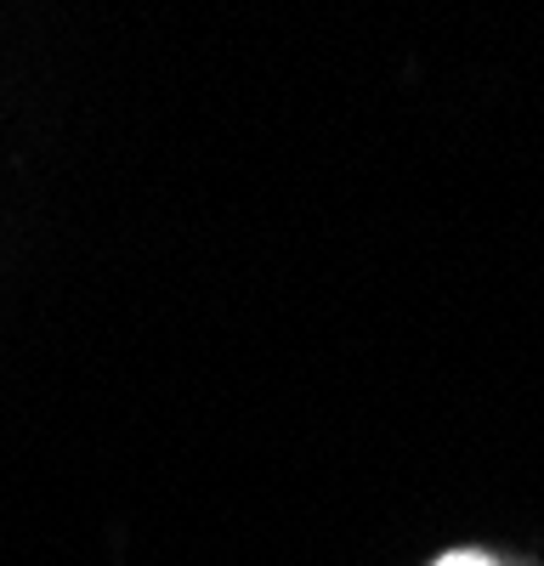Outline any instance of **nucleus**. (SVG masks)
I'll list each match as a JSON object with an SVG mask.
<instances>
[{
	"label": "nucleus",
	"mask_w": 544,
	"mask_h": 566,
	"mask_svg": "<svg viewBox=\"0 0 544 566\" xmlns=\"http://www.w3.org/2000/svg\"><path fill=\"white\" fill-rule=\"evenodd\" d=\"M437 566H499V560H488V555H477V549H453V555H442Z\"/></svg>",
	"instance_id": "f257e3e1"
}]
</instances>
